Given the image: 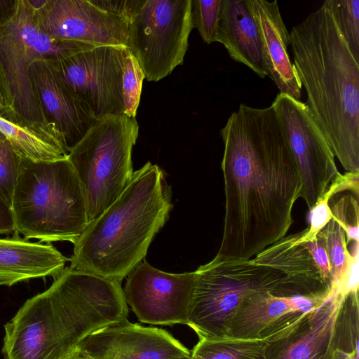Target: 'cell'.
I'll return each mask as SVG.
<instances>
[{
  "mask_svg": "<svg viewBox=\"0 0 359 359\" xmlns=\"http://www.w3.org/2000/svg\"><path fill=\"white\" fill-rule=\"evenodd\" d=\"M220 135L225 213L217 254L251 259L286 236L302 178L271 104H240Z\"/></svg>",
  "mask_w": 359,
  "mask_h": 359,
  "instance_id": "cell-1",
  "label": "cell"
},
{
  "mask_svg": "<svg viewBox=\"0 0 359 359\" xmlns=\"http://www.w3.org/2000/svg\"><path fill=\"white\" fill-rule=\"evenodd\" d=\"M121 283L65 267L4 325V359H60L88 335L128 320Z\"/></svg>",
  "mask_w": 359,
  "mask_h": 359,
  "instance_id": "cell-2",
  "label": "cell"
},
{
  "mask_svg": "<svg viewBox=\"0 0 359 359\" xmlns=\"http://www.w3.org/2000/svg\"><path fill=\"white\" fill-rule=\"evenodd\" d=\"M290 46L305 103L334 157L359 172V62L326 1L292 27Z\"/></svg>",
  "mask_w": 359,
  "mask_h": 359,
  "instance_id": "cell-3",
  "label": "cell"
},
{
  "mask_svg": "<svg viewBox=\"0 0 359 359\" xmlns=\"http://www.w3.org/2000/svg\"><path fill=\"white\" fill-rule=\"evenodd\" d=\"M163 171L148 161L74 243L70 269L121 283L140 263L172 209Z\"/></svg>",
  "mask_w": 359,
  "mask_h": 359,
  "instance_id": "cell-4",
  "label": "cell"
},
{
  "mask_svg": "<svg viewBox=\"0 0 359 359\" xmlns=\"http://www.w3.org/2000/svg\"><path fill=\"white\" fill-rule=\"evenodd\" d=\"M323 289L319 281L286 273L269 247L251 259L217 254L195 271L187 325L199 338H224L243 300L254 293L313 297Z\"/></svg>",
  "mask_w": 359,
  "mask_h": 359,
  "instance_id": "cell-5",
  "label": "cell"
},
{
  "mask_svg": "<svg viewBox=\"0 0 359 359\" xmlns=\"http://www.w3.org/2000/svg\"><path fill=\"white\" fill-rule=\"evenodd\" d=\"M11 210L17 233L48 243L74 244L89 223L81 186L67 157L22 158Z\"/></svg>",
  "mask_w": 359,
  "mask_h": 359,
  "instance_id": "cell-6",
  "label": "cell"
},
{
  "mask_svg": "<svg viewBox=\"0 0 359 359\" xmlns=\"http://www.w3.org/2000/svg\"><path fill=\"white\" fill-rule=\"evenodd\" d=\"M139 133L135 118L105 116L90 128L70 151L83 193L89 222L99 217L129 184L132 151Z\"/></svg>",
  "mask_w": 359,
  "mask_h": 359,
  "instance_id": "cell-7",
  "label": "cell"
},
{
  "mask_svg": "<svg viewBox=\"0 0 359 359\" xmlns=\"http://www.w3.org/2000/svg\"><path fill=\"white\" fill-rule=\"evenodd\" d=\"M55 39L41 28L38 12L27 0H15L0 13V67L7 83L15 116L29 123L50 125L44 118L28 68L38 59H58L94 48ZM52 126V125H51Z\"/></svg>",
  "mask_w": 359,
  "mask_h": 359,
  "instance_id": "cell-8",
  "label": "cell"
},
{
  "mask_svg": "<svg viewBox=\"0 0 359 359\" xmlns=\"http://www.w3.org/2000/svg\"><path fill=\"white\" fill-rule=\"evenodd\" d=\"M193 28L191 0H137L126 48L147 81H158L183 64Z\"/></svg>",
  "mask_w": 359,
  "mask_h": 359,
  "instance_id": "cell-9",
  "label": "cell"
},
{
  "mask_svg": "<svg viewBox=\"0 0 359 359\" xmlns=\"http://www.w3.org/2000/svg\"><path fill=\"white\" fill-rule=\"evenodd\" d=\"M271 105L299 170L301 198L311 210L341 174L334 156L305 102L280 93Z\"/></svg>",
  "mask_w": 359,
  "mask_h": 359,
  "instance_id": "cell-10",
  "label": "cell"
},
{
  "mask_svg": "<svg viewBox=\"0 0 359 359\" xmlns=\"http://www.w3.org/2000/svg\"><path fill=\"white\" fill-rule=\"evenodd\" d=\"M126 47L104 46L53 61L65 84L91 116L124 114L123 70Z\"/></svg>",
  "mask_w": 359,
  "mask_h": 359,
  "instance_id": "cell-11",
  "label": "cell"
},
{
  "mask_svg": "<svg viewBox=\"0 0 359 359\" xmlns=\"http://www.w3.org/2000/svg\"><path fill=\"white\" fill-rule=\"evenodd\" d=\"M194 280L195 271L168 273L144 259L128 275L123 292L140 322L187 325Z\"/></svg>",
  "mask_w": 359,
  "mask_h": 359,
  "instance_id": "cell-12",
  "label": "cell"
},
{
  "mask_svg": "<svg viewBox=\"0 0 359 359\" xmlns=\"http://www.w3.org/2000/svg\"><path fill=\"white\" fill-rule=\"evenodd\" d=\"M347 290L334 283L329 297L266 337L265 359H333L336 320Z\"/></svg>",
  "mask_w": 359,
  "mask_h": 359,
  "instance_id": "cell-13",
  "label": "cell"
},
{
  "mask_svg": "<svg viewBox=\"0 0 359 359\" xmlns=\"http://www.w3.org/2000/svg\"><path fill=\"white\" fill-rule=\"evenodd\" d=\"M36 11L42 29L52 38L93 47H126L129 19L106 11L91 0H47Z\"/></svg>",
  "mask_w": 359,
  "mask_h": 359,
  "instance_id": "cell-14",
  "label": "cell"
},
{
  "mask_svg": "<svg viewBox=\"0 0 359 359\" xmlns=\"http://www.w3.org/2000/svg\"><path fill=\"white\" fill-rule=\"evenodd\" d=\"M89 359H182L191 351L166 330L128 320L90 334L76 346Z\"/></svg>",
  "mask_w": 359,
  "mask_h": 359,
  "instance_id": "cell-15",
  "label": "cell"
},
{
  "mask_svg": "<svg viewBox=\"0 0 359 359\" xmlns=\"http://www.w3.org/2000/svg\"><path fill=\"white\" fill-rule=\"evenodd\" d=\"M53 61L36 60L28 73L46 122L60 134L70 152L97 120L65 84Z\"/></svg>",
  "mask_w": 359,
  "mask_h": 359,
  "instance_id": "cell-16",
  "label": "cell"
},
{
  "mask_svg": "<svg viewBox=\"0 0 359 359\" xmlns=\"http://www.w3.org/2000/svg\"><path fill=\"white\" fill-rule=\"evenodd\" d=\"M245 1L259 32L269 78L280 93L299 100L302 87L290 58V33L282 18L278 1Z\"/></svg>",
  "mask_w": 359,
  "mask_h": 359,
  "instance_id": "cell-17",
  "label": "cell"
},
{
  "mask_svg": "<svg viewBox=\"0 0 359 359\" xmlns=\"http://www.w3.org/2000/svg\"><path fill=\"white\" fill-rule=\"evenodd\" d=\"M70 259L52 244L33 243L16 231L0 238V285L12 286L33 278H57Z\"/></svg>",
  "mask_w": 359,
  "mask_h": 359,
  "instance_id": "cell-18",
  "label": "cell"
},
{
  "mask_svg": "<svg viewBox=\"0 0 359 359\" xmlns=\"http://www.w3.org/2000/svg\"><path fill=\"white\" fill-rule=\"evenodd\" d=\"M216 42L234 61L262 79L269 76L259 32L245 0H222Z\"/></svg>",
  "mask_w": 359,
  "mask_h": 359,
  "instance_id": "cell-19",
  "label": "cell"
},
{
  "mask_svg": "<svg viewBox=\"0 0 359 359\" xmlns=\"http://www.w3.org/2000/svg\"><path fill=\"white\" fill-rule=\"evenodd\" d=\"M328 297H282L269 291L254 293L242 302L232 319L227 337L258 339L263 331L280 318L292 313L308 311Z\"/></svg>",
  "mask_w": 359,
  "mask_h": 359,
  "instance_id": "cell-20",
  "label": "cell"
},
{
  "mask_svg": "<svg viewBox=\"0 0 359 359\" xmlns=\"http://www.w3.org/2000/svg\"><path fill=\"white\" fill-rule=\"evenodd\" d=\"M0 131L22 158L54 161L67 158L69 153L62 137L51 125L29 123L4 113L0 114Z\"/></svg>",
  "mask_w": 359,
  "mask_h": 359,
  "instance_id": "cell-21",
  "label": "cell"
},
{
  "mask_svg": "<svg viewBox=\"0 0 359 359\" xmlns=\"http://www.w3.org/2000/svg\"><path fill=\"white\" fill-rule=\"evenodd\" d=\"M325 250L332 283L351 287L358 285V248L353 255L347 249L346 234L340 224L334 219L317 235Z\"/></svg>",
  "mask_w": 359,
  "mask_h": 359,
  "instance_id": "cell-22",
  "label": "cell"
},
{
  "mask_svg": "<svg viewBox=\"0 0 359 359\" xmlns=\"http://www.w3.org/2000/svg\"><path fill=\"white\" fill-rule=\"evenodd\" d=\"M267 346L266 340L259 339L199 338L191 355L203 359H265Z\"/></svg>",
  "mask_w": 359,
  "mask_h": 359,
  "instance_id": "cell-23",
  "label": "cell"
},
{
  "mask_svg": "<svg viewBox=\"0 0 359 359\" xmlns=\"http://www.w3.org/2000/svg\"><path fill=\"white\" fill-rule=\"evenodd\" d=\"M355 59L359 62V0H326Z\"/></svg>",
  "mask_w": 359,
  "mask_h": 359,
  "instance_id": "cell-24",
  "label": "cell"
},
{
  "mask_svg": "<svg viewBox=\"0 0 359 359\" xmlns=\"http://www.w3.org/2000/svg\"><path fill=\"white\" fill-rule=\"evenodd\" d=\"M144 73L135 57L126 48L123 70L122 93L124 114L135 118L142 93Z\"/></svg>",
  "mask_w": 359,
  "mask_h": 359,
  "instance_id": "cell-25",
  "label": "cell"
},
{
  "mask_svg": "<svg viewBox=\"0 0 359 359\" xmlns=\"http://www.w3.org/2000/svg\"><path fill=\"white\" fill-rule=\"evenodd\" d=\"M222 0H191L193 27L207 44L216 42Z\"/></svg>",
  "mask_w": 359,
  "mask_h": 359,
  "instance_id": "cell-26",
  "label": "cell"
},
{
  "mask_svg": "<svg viewBox=\"0 0 359 359\" xmlns=\"http://www.w3.org/2000/svg\"><path fill=\"white\" fill-rule=\"evenodd\" d=\"M22 158L6 140L0 142V198L11 207Z\"/></svg>",
  "mask_w": 359,
  "mask_h": 359,
  "instance_id": "cell-27",
  "label": "cell"
},
{
  "mask_svg": "<svg viewBox=\"0 0 359 359\" xmlns=\"http://www.w3.org/2000/svg\"><path fill=\"white\" fill-rule=\"evenodd\" d=\"M345 177L346 175L341 174L337 177L315 206L310 210V226L302 231V235L299 241V243L316 239L318 233L331 220L332 214L329 201L334 195L339 192V187L344 182Z\"/></svg>",
  "mask_w": 359,
  "mask_h": 359,
  "instance_id": "cell-28",
  "label": "cell"
},
{
  "mask_svg": "<svg viewBox=\"0 0 359 359\" xmlns=\"http://www.w3.org/2000/svg\"><path fill=\"white\" fill-rule=\"evenodd\" d=\"M351 194L343 195L334 203L330 206L332 218L344 229L346 243L351 240L358 243V202Z\"/></svg>",
  "mask_w": 359,
  "mask_h": 359,
  "instance_id": "cell-29",
  "label": "cell"
},
{
  "mask_svg": "<svg viewBox=\"0 0 359 359\" xmlns=\"http://www.w3.org/2000/svg\"><path fill=\"white\" fill-rule=\"evenodd\" d=\"M299 244L309 252L325 281L333 283L330 275L328 258L320 238L316 236V238L311 241L300 243Z\"/></svg>",
  "mask_w": 359,
  "mask_h": 359,
  "instance_id": "cell-30",
  "label": "cell"
},
{
  "mask_svg": "<svg viewBox=\"0 0 359 359\" xmlns=\"http://www.w3.org/2000/svg\"><path fill=\"white\" fill-rule=\"evenodd\" d=\"M99 8L116 15L130 18L137 0H91Z\"/></svg>",
  "mask_w": 359,
  "mask_h": 359,
  "instance_id": "cell-31",
  "label": "cell"
},
{
  "mask_svg": "<svg viewBox=\"0 0 359 359\" xmlns=\"http://www.w3.org/2000/svg\"><path fill=\"white\" fill-rule=\"evenodd\" d=\"M15 226L11 208L0 198V234H13Z\"/></svg>",
  "mask_w": 359,
  "mask_h": 359,
  "instance_id": "cell-32",
  "label": "cell"
},
{
  "mask_svg": "<svg viewBox=\"0 0 359 359\" xmlns=\"http://www.w3.org/2000/svg\"><path fill=\"white\" fill-rule=\"evenodd\" d=\"M4 113L13 114V103L7 83L0 67V114Z\"/></svg>",
  "mask_w": 359,
  "mask_h": 359,
  "instance_id": "cell-33",
  "label": "cell"
},
{
  "mask_svg": "<svg viewBox=\"0 0 359 359\" xmlns=\"http://www.w3.org/2000/svg\"><path fill=\"white\" fill-rule=\"evenodd\" d=\"M60 359H89L76 347L69 353Z\"/></svg>",
  "mask_w": 359,
  "mask_h": 359,
  "instance_id": "cell-34",
  "label": "cell"
},
{
  "mask_svg": "<svg viewBox=\"0 0 359 359\" xmlns=\"http://www.w3.org/2000/svg\"><path fill=\"white\" fill-rule=\"evenodd\" d=\"M333 359H359L358 355H351L341 351L334 352Z\"/></svg>",
  "mask_w": 359,
  "mask_h": 359,
  "instance_id": "cell-35",
  "label": "cell"
},
{
  "mask_svg": "<svg viewBox=\"0 0 359 359\" xmlns=\"http://www.w3.org/2000/svg\"><path fill=\"white\" fill-rule=\"evenodd\" d=\"M5 136L2 134V133L0 131V142L6 140Z\"/></svg>",
  "mask_w": 359,
  "mask_h": 359,
  "instance_id": "cell-36",
  "label": "cell"
},
{
  "mask_svg": "<svg viewBox=\"0 0 359 359\" xmlns=\"http://www.w3.org/2000/svg\"><path fill=\"white\" fill-rule=\"evenodd\" d=\"M190 357H191V359H203V358H202L201 357L196 356V355H191Z\"/></svg>",
  "mask_w": 359,
  "mask_h": 359,
  "instance_id": "cell-37",
  "label": "cell"
},
{
  "mask_svg": "<svg viewBox=\"0 0 359 359\" xmlns=\"http://www.w3.org/2000/svg\"><path fill=\"white\" fill-rule=\"evenodd\" d=\"M182 359H191V357L190 356L189 357H185V358H182Z\"/></svg>",
  "mask_w": 359,
  "mask_h": 359,
  "instance_id": "cell-38",
  "label": "cell"
}]
</instances>
